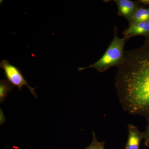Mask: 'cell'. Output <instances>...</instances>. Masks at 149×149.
<instances>
[{"mask_svg": "<svg viewBox=\"0 0 149 149\" xmlns=\"http://www.w3.org/2000/svg\"><path fill=\"white\" fill-rule=\"evenodd\" d=\"M128 137L125 149H140V145L144 139L143 132H141L135 125H128Z\"/></svg>", "mask_w": 149, "mask_h": 149, "instance_id": "5", "label": "cell"}, {"mask_svg": "<svg viewBox=\"0 0 149 149\" xmlns=\"http://www.w3.org/2000/svg\"><path fill=\"white\" fill-rule=\"evenodd\" d=\"M149 8L139 6L136 9L129 22V25L149 21Z\"/></svg>", "mask_w": 149, "mask_h": 149, "instance_id": "7", "label": "cell"}, {"mask_svg": "<svg viewBox=\"0 0 149 149\" xmlns=\"http://www.w3.org/2000/svg\"><path fill=\"white\" fill-rule=\"evenodd\" d=\"M139 3L143 4L144 5L149 6V0H141L138 1Z\"/></svg>", "mask_w": 149, "mask_h": 149, "instance_id": "11", "label": "cell"}, {"mask_svg": "<svg viewBox=\"0 0 149 149\" xmlns=\"http://www.w3.org/2000/svg\"><path fill=\"white\" fill-rule=\"evenodd\" d=\"M114 1L117 6L118 14L126 19L128 22L140 6L139 2L131 0H115Z\"/></svg>", "mask_w": 149, "mask_h": 149, "instance_id": "4", "label": "cell"}, {"mask_svg": "<svg viewBox=\"0 0 149 149\" xmlns=\"http://www.w3.org/2000/svg\"><path fill=\"white\" fill-rule=\"evenodd\" d=\"M14 86L5 80L0 81V102H3L6 100L9 93L13 90Z\"/></svg>", "mask_w": 149, "mask_h": 149, "instance_id": "8", "label": "cell"}, {"mask_svg": "<svg viewBox=\"0 0 149 149\" xmlns=\"http://www.w3.org/2000/svg\"><path fill=\"white\" fill-rule=\"evenodd\" d=\"M0 67L3 70L6 77L9 82L13 86L18 88L19 91L22 89L24 86H27L30 93L37 99V95L35 92V88L31 87L28 85V82L25 80L18 68L11 64L7 60H3L0 63Z\"/></svg>", "mask_w": 149, "mask_h": 149, "instance_id": "3", "label": "cell"}, {"mask_svg": "<svg viewBox=\"0 0 149 149\" xmlns=\"http://www.w3.org/2000/svg\"><path fill=\"white\" fill-rule=\"evenodd\" d=\"M118 27L115 25L114 37L102 57L94 64L86 67L79 68L78 70L79 71L87 68H93L99 72L102 73L111 68L116 66L118 67L121 64L124 59V46L128 40L124 37L121 38L118 37Z\"/></svg>", "mask_w": 149, "mask_h": 149, "instance_id": "2", "label": "cell"}, {"mask_svg": "<svg viewBox=\"0 0 149 149\" xmlns=\"http://www.w3.org/2000/svg\"><path fill=\"white\" fill-rule=\"evenodd\" d=\"M147 125L143 132L144 144L146 147H149V119H147Z\"/></svg>", "mask_w": 149, "mask_h": 149, "instance_id": "10", "label": "cell"}, {"mask_svg": "<svg viewBox=\"0 0 149 149\" xmlns=\"http://www.w3.org/2000/svg\"><path fill=\"white\" fill-rule=\"evenodd\" d=\"M115 86L124 111L149 119V39L140 48L125 51Z\"/></svg>", "mask_w": 149, "mask_h": 149, "instance_id": "1", "label": "cell"}, {"mask_svg": "<svg viewBox=\"0 0 149 149\" xmlns=\"http://www.w3.org/2000/svg\"><path fill=\"white\" fill-rule=\"evenodd\" d=\"M93 140L91 144L84 149H106L105 148V143L104 141L100 142L96 138L95 133L93 131Z\"/></svg>", "mask_w": 149, "mask_h": 149, "instance_id": "9", "label": "cell"}, {"mask_svg": "<svg viewBox=\"0 0 149 149\" xmlns=\"http://www.w3.org/2000/svg\"><path fill=\"white\" fill-rule=\"evenodd\" d=\"M123 37L128 40L136 36L148 37L149 36V20L129 25L128 28L123 31Z\"/></svg>", "mask_w": 149, "mask_h": 149, "instance_id": "6", "label": "cell"}]
</instances>
